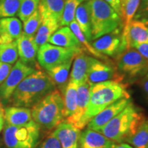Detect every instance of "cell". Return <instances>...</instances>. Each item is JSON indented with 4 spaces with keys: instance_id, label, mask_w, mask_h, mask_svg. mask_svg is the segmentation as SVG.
Here are the masks:
<instances>
[{
    "instance_id": "6da1fadb",
    "label": "cell",
    "mask_w": 148,
    "mask_h": 148,
    "mask_svg": "<svg viewBox=\"0 0 148 148\" xmlns=\"http://www.w3.org/2000/svg\"><path fill=\"white\" fill-rule=\"evenodd\" d=\"M56 89V85L47 73L37 70L20 82L9 103L13 106L32 108Z\"/></svg>"
},
{
    "instance_id": "7a4b0ae2",
    "label": "cell",
    "mask_w": 148,
    "mask_h": 148,
    "mask_svg": "<svg viewBox=\"0 0 148 148\" xmlns=\"http://www.w3.org/2000/svg\"><path fill=\"white\" fill-rule=\"evenodd\" d=\"M121 82L109 80L97 84L90 83L89 101L79 124V130L84 128L92 117L111 103L121 98H130L127 85Z\"/></svg>"
},
{
    "instance_id": "3957f363",
    "label": "cell",
    "mask_w": 148,
    "mask_h": 148,
    "mask_svg": "<svg viewBox=\"0 0 148 148\" xmlns=\"http://www.w3.org/2000/svg\"><path fill=\"white\" fill-rule=\"evenodd\" d=\"M145 118L141 110L131 101L99 132L115 143H125Z\"/></svg>"
},
{
    "instance_id": "277c9868",
    "label": "cell",
    "mask_w": 148,
    "mask_h": 148,
    "mask_svg": "<svg viewBox=\"0 0 148 148\" xmlns=\"http://www.w3.org/2000/svg\"><path fill=\"white\" fill-rule=\"evenodd\" d=\"M64 110L63 97L59 90L56 88L32 107V120L40 129L50 130L64 121Z\"/></svg>"
},
{
    "instance_id": "5b68a950",
    "label": "cell",
    "mask_w": 148,
    "mask_h": 148,
    "mask_svg": "<svg viewBox=\"0 0 148 148\" xmlns=\"http://www.w3.org/2000/svg\"><path fill=\"white\" fill-rule=\"evenodd\" d=\"M92 40L97 39L121 26L120 16L103 0H88Z\"/></svg>"
},
{
    "instance_id": "8992f818",
    "label": "cell",
    "mask_w": 148,
    "mask_h": 148,
    "mask_svg": "<svg viewBox=\"0 0 148 148\" xmlns=\"http://www.w3.org/2000/svg\"><path fill=\"white\" fill-rule=\"evenodd\" d=\"M40 136V127L33 120L19 126L4 125L3 141L7 148H35Z\"/></svg>"
},
{
    "instance_id": "52a82bcc",
    "label": "cell",
    "mask_w": 148,
    "mask_h": 148,
    "mask_svg": "<svg viewBox=\"0 0 148 148\" xmlns=\"http://www.w3.org/2000/svg\"><path fill=\"white\" fill-rule=\"evenodd\" d=\"M116 69L121 76L133 78L144 76L148 66V61L134 48H129L116 56Z\"/></svg>"
},
{
    "instance_id": "ba28073f",
    "label": "cell",
    "mask_w": 148,
    "mask_h": 148,
    "mask_svg": "<svg viewBox=\"0 0 148 148\" xmlns=\"http://www.w3.org/2000/svg\"><path fill=\"white\" fill-rule=\"evenodd\" d=\"M78 52L79 51L69 48L58 47L50 43H45L38 48L37 60L40 65L47 71L51 68L60 65L66 61L74 58L75 56Z\"/></svg>"
},
{
    "instance_id": "9c48e42d",
    "label": "cell",
    "mask_w": 148,
    "mask_h": 148,
    "mask_svg": "<svg viewBox=\"0 0 148 148\" xmlns=\"http://www.w3.org/2000/svg\"><path fill=\"white\" fill-rule=\"evenodd\" d=\"M35 71L32 66L23 64L20 60L16 61L14 65L2 84H0V101L1 103H8L18 85Z\"/></svg>"
},
{
    "instance_id": "30bf717a",
    "label": "cell",
    "mask_w": 148,
    "mask_h": 148,
    "mask_svg": "<svg viewBox=\"0 0 148 148\" xmlns=\"http://www.w3.org/2000/svg\"><path fill=\"white\" fill-rule=\"evenodd\" d=\"M121 26L108 34L99 37L92 43L96 51L105 56H117L123 52Z\"/></svg>"
},
{
    "instance_id": "8fae6325",
    "label": "cell",
    "mask_w": 148,
    "mask_h": 148,
    "mask_svg": "<svg viewBox=\"0 0 148 148\" xmlns=\"http://www.w3.org/2000/svg\"><path fill=\"white\" fill-rule=\"evenodd\" d=\"M87 80L91 84L109 80L122 81V76L116 71V67L107 62L92 58L88 71Z\"/></svg>"
},
{
    "instance_id": "7c38bea8",
    "label": "cell",
    "mask_w": 148,
    "mask_h": 148,
    "mask_svg": "<svg viewBox=\"0 0 148 148\" xmlns=\"http://www.w3.org/2000/svg\"><path fill=\"white\" fill-rule=\"evenodd\" d=\"M131 101L130 98H121L111 103L90 119L87 124V128L99 132Z\"/></svg>"
},
{
    "instance_id": "4fadbf2b",
    "label": "cell",
    "mask_w": 148,
    "mask_h": 148,
    "mask_svg": "<svg viewBox=\"0 0 148 148\" xmlns=\"http://www.w3.org/2000/svg\"><path fill=\"white\" fill-rule=\"evenodd\" d=\"M140 42H148V25L143 21L133 20L126 28L122 29L123 50Z\"/></svg>"
},
{
    "instance_id": "5bb4252c",
    "label": "cell",
    "mask_w": 148,
    "mask_h": 148,
    "mask_svg": "<svg viewBox=\"0 0 148 148\" xmlns=\"http://www.w3.org/2000/svg\"><path fill=\"white\" fill-rule=\"evenodd\" d=\"M90 83L88 81L82 83L77 88V106L75 112L66 118V121L79 129V124L87 109L90 98Z\"/></svg>"
},
{
    "instance_id": "9a60e30c",
    "label": "cell",
    "mask_w": 148,
    "mask_h": 148,
    "mask_svg": "<svg viewBox=\"0 0 148 148\" xmlns=\"http://www.w3.org/2000/svg\"><path fill=\"white\" fill-rule=\"evenodd\" d=\"M53 133L60 142L61 148H77L80 130L66 120L60 123Z\"/></svg>"
},
{
    "instance_id": "2e32d148",
    "label": "cell",
    "mask_w": 148,
    "mask_h": 148,
    "mask_svg": "<svg viewBox=\"0 0 148 148\" xmlns=\"http://www.w3.org/2000/svg\"><path fill=\"white\" fill-rule=\"evenodd\" d=\"M16 41L20 61L28 66L35 63L39 47L35 42L34 37L27 36L22 33Z\"/></svg>"
},
{
    "instance_id": "e0dca14e",
    "label": "cell",
    "mask_w": 148,
    "mask_h": 148,
    "mask_svg": "<svg viewBox=\"0 0 148 148\" xmlns=\"http://www.w3.org/2000/svg\"><path fill=\"white\" fill-rule=\"evenodd\" d=\"M92 57L88 56L81 51L75 56L71 73L70 82H73L77 85L87 81L88 71L91 63Z\"/></svg>"
},
{
    "instance_id": "ac0fdd59",
    "label": "cell",
    "mask_w": 148,
    "mask_h": 148,
    "mask_svg": "<svg viewBox=\"0 0 148 148\" xmlns=\"http://www.w3.org/2000/svg\"><path fill=\"white\" fill-rule=\"evenodd\" d=\"M48 43L77 51L83 50L80 42L68 26H64L57 29L49 38Z\"/></svg>"
},
{
    "instance_id": "d6986e66",
    "label": "cell",
    "mask_w": 148,
    "mask_h": 148,
    "mask_svg": "<svg viewBox=\"0 0 148 148\" xmlns=\"http://www.w3.org/2000/svg\"><path fill=\"white\" fill-rule=\"evenodd\" d=\"M114 143L100 132L86 128L80 133L77 148H110Z\"/></svg>"
},
{
    "instance_id": "ffe728a7",
    "label": "cell",
    "mask_w": 148,
    "mask_h": 148,
    "mask_svg": "<svg viewBox=\"0 0 148 148\" xmlns=\"http://www.w3.org/2000/svg\"><path fill=\"white\" fill-rule=\"evenodd\" d=\"M23 33L21 20L15 17L0 19V38L1 43L16 41Z\"/></svg>"
},
{
    "instance_id": "44dd1931",
    "label": "cell",
    "mask_w": 148,
    "mask_h": 148,
    "mask_svg": "<svg viewBox=\"0 0 148 148\" xmlns=\"http://www.w3.org/2000/svg\"><path fill=\"white\" fill-rule=\"evenodd\" d=\"M5 123L14 126L23 125L32 121L31 109L25 107L8 106L4 108Z\"/></svg>"
},
{
    "instance_id": "7402d4cb",
    "label": "cell",
    "mask_w": 148,
    "mask_h": 148,
    "mask_svg": "<svg viewBox=\"0 0 148 148\" xmlns=\"http://www.w3.org/2000/svg\"><path fill=\"white\" fill-rule=\"evenodd\" d=\"M65 0H40L38 10L41 18H49L60 23Z\"/></svg>"
},
{
    "instance_id": "603a6c76",
    "label": "cell",
    "mask_w": 148,
    "mask_h": 148,
    "mask_svg": "<svg viewBox=\"0 0 148 148\" xmlns=\"http://www.w3.org/2000/svg\"><path fill=\"white\" fill-rule=\"evenodd\" d=\"M73 58L66 61L60 65L47 70V74L49 75L56 86L60 90L61 94L63 93L65 87L67 84L68 77Z\"/></svg>"
},
{
    "instance_id": "cb8c5ba5",
    "label": "cell",
    "mask_w": 148,
    "mask_h": 148,
    "mask_svg": "<svg viewBox=\"0 0 148 148\" xmlns=\"http://www.w3.org/2000/svg\"><path fill=\"white\" fill-rule=\"evenodd\" d=\"M90 11L88 0L80 3L75 13V20L87 40H92L91 25H90Z\"/></svg>"
},
{
    "instance_id": "d4e9b609",
    "label": "cell",
    "mask_w": 148,
    "mask_h": 148,
    "mask_svg": "<svg viewBox=\"0 0 148 148\" xmlns=\"http://www.w3.org/2000/svg\"><path fill=\"white\" fill-rule=\"evenodd\" d=\"M60 23L49 18H42L41 23L34 36V40L38 47L47 43L49 38L59 28Z\"/></svg>"
},
{
    "instance_id": "484cf974",
    "label": "cell",
    "mask_w": 148,
    "mask_h": 148,
    "mask_svg": "<svg viewBox=\"0 0 148 148\" xmlns=\"http://www.w3.org/2000/svg\"><path fill=\"white\" fill-rule=\"evenodd\" d=\"M77 86L78 85L75 83L69 81L63 93L62 94L64 100V112L65 119L71 116L76 109Z\"/></svg>"
},
{
    "instance_id": "4316f807",
    "label": "cell",
    "mask_w": 148,
    "mask_h": 148,
    "mask_svg": "<svg viewBox=\"0 0 148 148\" xmlns=\"http://www.w3.org/2000/svg\"><path fill=\"white\" fill-rule=\"evenodd\" d=\"M125 143L134 148H148V118H145Z\"/></svg>"
},
{
    "instance_id": "83f0119b",
    "label": "cell",
    "mask_w": 148,
    "mask_h": 148,
    "mask_svg": "<svg viewBox=\"0 0 148 148\" xmlns=\"http://www.w3.org/2000/svg\"><path fill=\"white\" fill-rule=\"evenodd\" d=\"M69 28L71 29L72 32H73V34L77 37V40H78L79 42H80L83 51H87V52L90 53V54L93 56L102 59L103 60H108V58L106 57V56L101 54V53L98 52L97 51H96L95 48L92 47L91 44H90L89 42H88L87 39L86 38V37L84 36V34L82 32L80 28H79L78 24L77 23V22L75 21V19L69 24Z\"/></svg>"
},
{
    "instance_id": "f1b7e54d",
    "label": "cell",
    "mask_w": 148,
    "mask_h": 148,
    "mask_svg": "<svg viewBox=\"0 0 148 148\" xmlns=\"http://www.w3.org/2000/svg\"><path fill=\"white\" fill-rule=\"evenodd\" d=\"M140 0H127L121 7V19L123 29L126 28L137 12Z\"/></svg>"
},
{
    "instance_id": "f546056e",
    "label": "cell",
    "mask_w": 148,
    "mask_h": 148,
    "mask_svg": "<svg viewBox=\"0 0 148 148\" xmlns=\"http://www.w3.org/2000/svg\"><path fill=\"white\" fill-rule=\"evenodd\" d=\"M18 58L16 41L10 43H0V62L13 64L17 61Z\"/></svg>"
},
{
    "instance_id": "4dcf8cb0",
    "label": "cell",
    "mask_w": 148,
    "mask_h": 148,
    "mask_svg": "<svg viewBox=\"0 0 148 148\" xmlns=\"http://www.w3.org/2000/svg\"><path fill=\"white\" fill-rule=\"evenodd\" d=\"M86 0H65L60 26H69L75 18V10L78 5Z\"/></svg>"
},
{
    "instance_id": "1f68e13d",
    "label": "cell",
    "mask_w": 148,
    "mask_h": 148,
    "mask_svg": "<svg viewBox=\"0 0 148 148\" xmlns=\"http://www.w3.org/2000/svg\"><path fill=\"white\" fill-rule=\"evenodd\" d=\"M42 21V18L38 10L34 12L32 15L23 22V33L29 36L34 37L39 28Z\"/></svg>"
},
{
    "instance_id": "d6a6232c",
    "label": "cell",
    "mask_w": 148,
    "mask_h": 148,
    "mask_svg": "<svg viewBox=\"0 0 148 148\" xmlns=\"http://www.w3.org/2000/svg\"><path fill=\"white\" fill-rule=\"evenodd\" d=\"M40 0H20L18 16L24 22L38 10Z\"/></svg>"
},
{
    "instance_id": "836d02e7",
    "label": "cell",
    "mask_w": 148,
    "mask_h": 148,
    "mask_svg": "<svg viewBox=\"0 0 148 148\" xmlns=\"http://www.w3.org/2000/svg\"><path fill=\"white\" fill-rule=\"evenodd\" d=\"M20 0H0V19L14 17L18 13Z\"/></svg>"
},
{
    "instance_id": "e575fe53",
    "label": "cell",
    "mask_w": 148,
    "mask_h": 148,
    "mask_svg": "<svg viewBox=\"0 0 148 148\" xmlns=\"http://www.w3.org/2000/svg\"><path fill=\"white\" fill-rule=\"evenodd\" d=\"M35 148H61V146L58 139L52 132Z\"/></svg>"
},
{
    "instance_id": "d590c367",
    "label": "cell",
    "mask_w": 148,
    "mask_h": 148,
    "mask_svg": "<svg viewBox=\"0 0 148 148\" xmlns=\"http://www.w3.org/2000/svg\"><path fill=\"white\" fill-rule=\"evenodd\" d=\"M12 68V64L0 62V84L4 82V80L10 73Z\"/></svg>"
},
{
    "instance_id": "8d00e7d4",
    "label": "cell",
    "mask_w": 148,
    "mask_h": 148,
    "mask_svg": "<svg viewBox=\"0 0 148 148\" xmlns=\"http://www.w3.org/2000/svg\"><path fill=\"white\" fill-rule=\"evenodd\" d=\"M133 48H134L144 58L148 61V42H140L136 44Z\"/></svg>"
},
{
    "instance_id": "74e56055",
    "label": "cell",
    "mask_w": 148,
    "mask_h": 148,
    "mask_svg": "<svg viewBox=\"0 0 148 148\" xmlns=\"http://www.w3.org/2000/svg\"><path fill=\"white\" fill-rule=\"evenodd\" d=\"M138 13L136 14V17L138 18L140 16L145 17L148 16V0H140Z\"/></svg>"
},
{
    "instance_id": "f35d334b",
    "label": "cell",
    "mask_w": 148,
    "mask_h": 148,
    "mask_svg": "<svg viewBox=\"0 0 148 148\" xmlns=\"http://www.w3.org/2000/svg\"><path fill=\"white\" fill-rule=\"evenodd\" d=\"M103 1H106L108 5H110L116 13L121 16V1L120 0H103Z\"/></svg>"
},
{
    "instance_id": "ab89813d",
    "label": "cell",
    "mask_w": 148,
    "mask_h": 148,
    "mask_svg": "<svg viewBox=\"0 0 148 148\" xmlns=\"http://www.w3.org/2000/svg\"><path fill=\"white\" fill-rule=\"evenodd\" d=\"M139 85L148 98V77H143L139 81Z\"/></svg>"
},
{
    "instance_id": "60d3db41",
    "label": "cell",
    "mask_w": 148,
    "mask_h": 148,
    "mask_svg": "<svg viewBox=\"0 0 148 148\" xmlns=\"http://www.w3.org/2000/svg\"><path fill=\"white\" fill-rule=\"evenodd\" d=\"M5 125L4 119V108L3 107L2 103H0V132L2 131Z\"/></svg>"
},
{
    "instance_id": "b9f144b4",
    "label": "cell",
    "mask_w": 148,
    "mask_h": 148,
    "mask_svg": "<svg viewBox=\"0 0 148 148\" xmlns=\"http://www.w3.org/2000/svg\"><path fill=\"white\" fill-rule=\"evenodd\" d=\"M110 148H134L132 147L130 145L127 143H114L112 147Z\"/></svg>"
},
{
    "instance_id": "7bdbcfd3",
    "label": "cell",
    "mask_w": 148,
    "mask_h": 148,
    "mask_svg": "<svg viewBox=\"0 0 148 148\" xmlns=\"http://www.w3.org/2000/svg\"><path fill=\"white\" fill-rule=\"evenodd\" d=\"M127 1V0H120V1H121V5L123 4H124V3L126 2Z\"/></svg>"
},
{
    "instance_id": "ee69618b",
    "label": "cell",
    "mask_w": 148,
    "mask_h": 148,
    "mask_svg": "<svg viewBox=\"0 0 148 148\" xmlns=\"http://www.w3.org/2000/svg\"><path fill=\"white\" fill-rule=\"evenodd\" d=\"M143 77H148V66H147V71H146V73H145V75H144Z\"/></svg>"
},
{
    "instance_id": "f6af8a7d",
    "label": "cell",
    "mask_w": 148,
    "mask_h": 148,
    "mask_svg": "<svg viewBox=\"0 0 148 148\" xmlns=\"http://www.w3.org/2000/svg\"><path fill=\"white\" fill-rule=\"evenodd\" d=\"M0 43H1V38H0Z\"/></svg>"
},
{
    "instance_id": "bcb514c9",
    "label": "cell",
    "mask_w": 148,
    "mask_h": 148,
    "mask_svg": "<svg viewBox=\"0 0 148 148\" xmlns=\"http://www.w3.org/2000/svg\"><path fill=\"white\" fill-rule=\"evenodd\" d=\"M1 103V102H0V103Z\"/></svg>"
}]
</instances>
